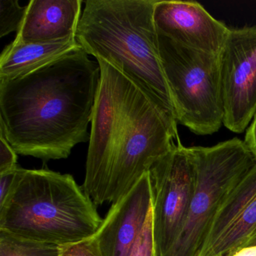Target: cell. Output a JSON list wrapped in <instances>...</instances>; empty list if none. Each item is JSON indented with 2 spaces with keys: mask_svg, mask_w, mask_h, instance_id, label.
<instances>
[{
  "mask_svg": "<svg viewBox=\"0 0 256 256\" xmlns=\"http://www.w3.org/2000/svg\"><path fill=\"white\" fill-rule=\"evenodd\" d=\"M100 80L98 62L82 47L38 70L0 80V133L18 154L67 158L90 142Z\"/></svg>",
  "mask_w": 256,
  "mask_h": 256,
  "instance_id": "6da1fadb",
  "label": "cell"
},
{
  "mask_svg": "<svg viewBox=\"0 0 256 256\" xmlns=\"http://www.w3.org/2000/svg\"><path fill=\"white\" fill-rule=\"evenodd\" d=\"M83 190L96 205L115 203L180 140L178 122L102 60Z\"/></svg>",
  "mask_w": 256,
  "mask_h": 256,
  "instance_id": "7a4b0ae2",
  "label": "cell"
},
{
  "mask_svg": "<svg viewBox=\"0 0 256 256\" xmlns=\"http://www.w3.org/2000/svg\"><path fill=\"white\" fill-rule=\"evenodd\" d=\"M156 1L88 0L76 40L88 55L119 70L176 120L154 20Z\"/></svg>",
  "mask_w": 256,
  "mask_h": 256,
  "instance_id": "3957f363",
  "label": "cell"
},
{
  "mask_svg": "<svg viewBox=\"0 0 256 256\" xmlns=\"http://www.w3.org/2000/svg\"><path fill=\"white\" fill-rule=\"evenodd\" d=\"M95 203L68 174L19 167L0 205V230L64 246L92 238L102 224Z\"/></svg>",
  "mask_w": 256,
  "mask_h": 256,
  "instance_id": "277c9868",
  "label": "cell"
},
{
  "mask_svg": "<svg viewBox=\"0 0 256 256\" xmlns=\"http://www.w3.org/2000/svg\"><path fill=\"white\" fill-rule=\"evenodd\" d=\"M188 150L197 170L196 191L182 232L164 256H199L224 200L256 162L236 138Z\"/></svg>",
  "mask_w": 256,
  "mask_h": 256,
  "instance_id": "5b68a950",
  "label": "cell"
},
{
  "mask_svg": "<svg viewBox=\"0 0 256 256\" xmlns=\"http://www.w3.org/2000/svg\"><path fill=\"white\" fill-rule=\"evenodd\" d=\"M163 71L176 122L200 136L224 122L218 54L188 48L158 34Z\"/></svg>",
  "mask_w": 256,
  "mask_h": 256,
  "instance_id": "8992f818",
  "label": "cell"
},
{
  "mask_svg": "<svg viewBox=\"0 0 256 256\" xmlns=\"http://www.w3.org/2000/svg\"><path fill=\"white\" fill-rule=\"evenodd\" d=\"M157 256H164L182 232L196 191L197 170L188 148L175 144L149 170Z\"/></svg>",
  "mask_w": 256,
  "mask_h": 256,
  "instance_id": "52a82bcc",
  "label": "cell"
},
{
  "mask_svg": "<svg viewBox=\"0 0 256 256\" xmlns=\"http://www.w3.org/2000/svg\"><path fill=\"white\" fill-rule=\"evenodd\" d=\"M218 58L223 125L242 133L256 112V26L230 29Z\"/></svg>",
  "mask_w": 256,
  "mask_h": 256,
  "instance_id": "ba28073f",
  "label": "cell"
},
{
  "mask_svg": "<svg viewBox=\"0 0 256 256\" xmlns=\"http://www.w3.org/2000/svg\"><path fill=\"white\" fill-rule=\"evenodd\" d=\"M157 34L188 48L220 54L229 29L194 1L157 0L154 12Z\"/></svg>",
  "mask_w": 256,
  "mask_h": 256,
  "instance_id": "9c48e42d",
  "label": "cell"
},
{
  "mask_svg": "<svg viewBox=\"0 0 256 256\" xmlns=\"http://www.w3.org/2000/svg\"><path fill=\"white\" fill-rule=\"evenodd\" d=\"M256 232V162L220 208L199 256H227Z\"/></svg>",
  "mask_w": 256,
  "mask_h": 256,
  "instance_id": "30bf717a",
  "label": "cell"
},
{
  "mask_svg": "<svg viewBox=\"0 0 256 256\" xmlns=\"http://www.w3.org/2000/svg\"><path fill=\"white\" fill-rule=\"evenodd\" d=\"M152 208L149 172L113 203L94 238L103 256H130Z\"/></svg>",
  "mask_w": 256,
  "mask_h": 256,
  "instance_id": "8fae6325",
  "label": "cell"
},
{
  "mask_svg": "<svg viewBox=\"0 0 256 256\" xmlns=\"http://www.w3.org/2000/svg\"><path fill=\"white\" fill-rule=\"evenodd\" d=\"M82 0H31L14 41L47 43L76 36Z\"/></svg>",
  "mask_w": 256,
  "mask_h": 256,
  "instance_id": "7c38bea8",
  "label": "cell"
},
{
  "mask_svg": "<svg viewBox=\"0 0 256 256\" xmlns=\"http://www.w3.org/2000/svg\"><path fill=\"white\" fill-rule=\"evenodd\" d=\"M80 47L76 36L47 43H22L14 40L0 56V80L29 74Z\"/></svg>",
  "mask_w": 256,
  "mask_h": 256,
  "instance_id": "4fadbf2b",
  "label": "cell"
},
{
  "mask_svg": "<svg viewBox=\"0 0 256 256\" xmlns=\"http://www.w3.org/2000/svg\"><path fill=\"white\" fill-rule=\"evenodd\" d=\"M61 246L20 238L0 230V256H60Z\"/></svg>",
  "mask_w": 256,
  "mask_h": 256,
  "instance_id": "5bb4252c",
  "label": "cell"
},
{
  "mask_svg": "<svg viewBox=\"0 0 256 256\" xmlns=\"http://www.w3.org/2000/svg\"><path fill=\"white\" fill-rule=\"evenodd\" d=\"M28 6H22L17 0L0 1V38L20 29L26 16Z\"/></svg>",
  "mask_w": 256,
  "mask_h": 256,
  "instance_id": "9a60e30c",
  "label": "cell"
},
{
  "mask_svg": "<svg viewBox=\"0 0 256 256\" xmlns=\"http://www.w3.org/2000/svg\"><path fill=\"white\" fill-rule=\"evenodd\" d=\"M130 256H157L152 227V208Z\"/></svg>",
  "mask_w": 256,
  "mask_h": 256,
  "instance_id": "2e32d148",
  "label": "cell"
},
{
  "mask_svg": "<svg viewBox=\"0 0 256 256\" xmlns=\"http://www.w3.org/2000/svg\"><path fill=\"white\" fill-rule=\"evenodd\" d=\"M60 256H103L95 238L61 246Z\"/></svg>",
  "mask_w": 256,
  "mask_h": 256,
  "instance_id": "e0dca14e",
  "label": "cell"
},
{
  "mask_svg": "<svg viewBox=\"0 0 256 256\" xmlns=\"http://www.w3.org/2000/svg\"><path fill=\"white\" fill-rule=\"evenodd\" d=\"M18 166V154L0 133V174L13 170Z\"/></svg>",
  "mask_w": 256,
  "mask_h": 256,
  "instance_id": "ac0fdd59",
  "label": "cell"
},
{
  "mask_svg": "<svg viewBox=\"0 0 256 256\" xmlns=\"http://www.w3.org/2000/svg\"><path fill=\"white\" fill-rule=\"evenodd\" d=\"M19 167L20 166H18L13 170L0 174V205L5 202L10 194L16 180Z\"/></svg>",
  "mask_w": 256,
  "mask_h": 256,
  "instance_id": "d6986e66",
  "label": "cell"
},
{
  "mask_svg": "<svg viewBox=\"0 0 256 256\" xmlns=\"http://www.w3.org/2000/svg\"><path fill=\"white\" fill-rule=\"evenodd\" d=\"M244 142H245L247 146L250 148L256 160V112L251 124H250L247 130H246Z\"/></svg>",
  "mask_w": 256,
  "mask_h": 256,
  "instance_id": "ffe728a7",
  "label": "cell"
},
{
  "mask_svg": "<svg viewBox=\"0 0 256 256\" xmlns=\"http://www.w3.org/2000/svg\"><path fill=\"white\" fill-rule=\"evenodd\" d=\"M227 256H256V246L241 247L229 253Z\"/></svg>",
  "mask_w": 256,
  "mask_h": 256,
  "instance_id": "44dd1931",
  "label": "cell"
},
{
  "mask_svg": "<svg viewBox=\"0 0 256 256\" xmlns=\"http://www.w3.org/2000/svg\"><path fill=\"white\" fill-rule=\"evenodd\" d=\"M253 246H256V232L250 236V239L246 242V244L242 247Z\"/></svg>",
  "mask_w": 256,
  "mask_h": 256,
  "instance_id": "7402d4cb",
  "label": "cell"
},
{
  "mask_svg": "<svg viewBox=\"0 0 256 256\" xmlns=\"http://www.w3.org/2000/svg\"><path fill=\"white\" fill-rule=\"evenodd\" d=\"M256 232H254V233H256Z\"/></svg>",
  "mask_w": 256,
  "mask_h": 256,
  "instance_id": "603a6c76",
  "label": "cell"
}]
</instances>
